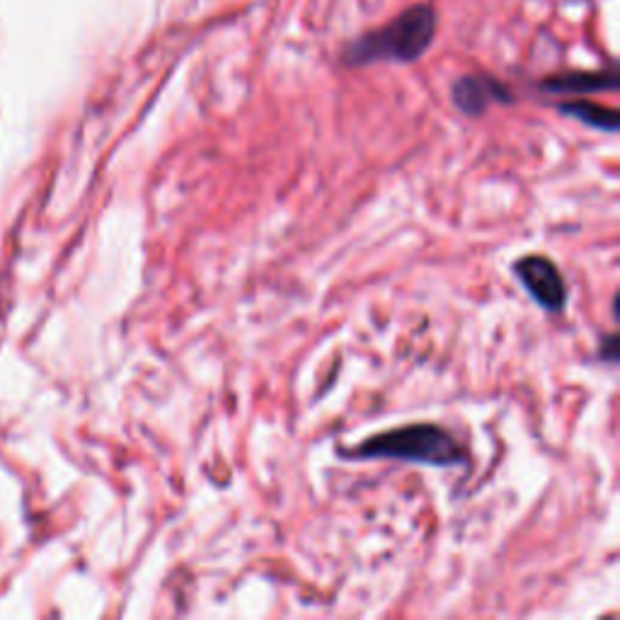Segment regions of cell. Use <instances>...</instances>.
<instances>
[{"mask_svg": "<svg viewBox=\"0 0 620 620\" xmlns=\"http://www.w3.org/2000/svg\"><path fill=\"white\" fill-rule=\"evenodd\" d=\"M451 100L458 107V112H463L465 116H483L487 112V107L493 102H512V93L507 85H502L499 81L489 75H463L454 83V90H451Z\"/></svg>", "mask_w": 620, "mask_h": 620, "instance_id": "4", "label": "cell"}, {"mask_svg": "<svg viewBox=\"0 0 620 620\" xmlns=\"http://www.w3.org/2000/svg\"><path fill=\"white\" fill-rule=\"evenodd\" d=\"M352 461L391 458L405 463H422L432 468H454L465 463V448L458 438L438 424H407L366 438L352 451H342Z\"/></svg>", "mask_w": 620, "mask_h": 620, "instance_id": "2", "label": "cell"}, {"mask_svg": "<svg viewBox=\"0 0 620 620\" xmlns=\"http://www.w3.org/2000/svg\"><path fill=\"white\" fill-rule=\"evenodd\" d=\"M436 37V12L432 6H412L383 28L361 34L344 49L347 66H371V63H412L430 51Z\"/></svg>", "mask_w": 620, "mask_h": 620, "instance_id": "1", "label": "cell"}, {"mask_svg": "<svg viewBox=\"0 0 620 620\" xmlns=\"http://www.w3.org/2000/svg\"><path fill=\"white\" fill-rule=\"evenodd\" d=\"M560 112L572 116V120L581 124H587L591 128H601V132H609V134H616L620 126V116L616 110L593 105V102H585V100L565 102V105H560Z\"/></svg>", "mask_w": 620, "mask_h": 620, "instance_id": "6", "label": "cell"}, {"mask_svg": "<svg viewBox=\"0 0 620 620\" xmlns=\"http://www.w3.org/2000/svg\"><path fill=\"white\" fill-rule=\"evenodd\" d=\"M599 354H601V359L616 364V361H618V338H616V332L601 338V352Z\"/></svg>", "mask_w": 620, "mask_h": 620, "instance_id": "7", "label": "cell"}, {"mask_svg": "<svg viewBox=\"0 0 620 620\" xmlns=\"http://www.w3.org/2000/svg\"><path fill=\"white\" fill-rule=\"evenodd\" d=\"M540 87L546 93L555 95H591V93H611L618 87L616 71H597V73H562L540 81Z\"/></svg>", "mask_w": 620, "mask_h": 620, "instance_id": "5", "label": "cell"}, {"mask_svg": "<svg viewBox=\"0 0 620 620\" xmlns=\"http://www.w3.org/2000/svg\"><path fill=\"white\" fill-rule=\"evenodd\" d=\"M514 275L542 310H548V313H562L567 306V283L552 260L542 255L521 257V260L514 265Z\"/></svg>", "mask_w": 620, "mask_h": 620, "instance_id": "3", "label": "cell"}]
</instances>
